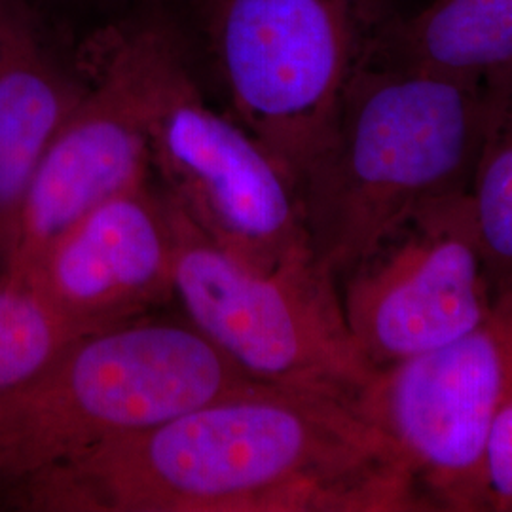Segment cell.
Here are the masks:
<instances>
[{"label":"cell","mask_w":512,"mask_h":512,"mask_svg":"<svg viewBox=\"0 0 512 512\" xmlns=\"http://www.w3.org/2000/svg\"><path fill=\"white\" fill-rule=\"evenodd\" d=\"M183 63L154 27H114L84 46L86 88L27 186L6 274H25L90 209L150 177L152 116Z\"/></svg>","instance_id":"6"},{"label":"cell","mask_w":512,"mask_h":512,"mask_svg":"<svg viewBox=\"0 0 512 512\" xmlns=\"http://www.w3.org/2000/svg\"><path fill=\"white\" fill-rule=\"evenodd\" d=\"M340 281L349 330L374 370L442 348L476 327L495 285L469 192L423 205Z\"/></svg>","instance_id":"9"},{"label":"cell","mask_w":512,"mask_h":512,"mask_svg":"<svg viewBox=\"0 0 512 512\" xmlns=\"http://www.w3.org/2000/svg\"><path fill=\"white\" fill-rule=\"evenodd\" d=\"M480 475L484 511L512 512V399L490 423Z\"/></svg>","instance_id":"15"},{"label":"cell","mask_w":512,"mask_h":512,"mask_svg":"<svg viewBox=\"0 0 512 512\" xmlns=\"http://www.w3.org/2000/svg\"><path fill=\"white\" fill-rule=\"evenodd\" d=\"M230 114L296 188L327 147L363 21L353 0H194Z\"/></svg>","instance_id":"5"},{"label":"cell","mask_w":512,"mask_h":512,"mask_svg":"<svg viewBox=\"0 0 512 512\" xmlns=\"http://www.w3.org/2000/svg\"><path fill=\"white\" fill-rule=\"evenodd\" d=\"M150 167L165 198L226 253L260 270L317 258L289 173L230 112L203 99L184 63L152 116Z\"/></svg>","instance_id":"8"},{"label":"cell","mask_w":512,"mask_h":512,"mask_svg":"<svg viewBox=\"0 0 512 512\" xmlns=\"http://www.w3.org/2000/svg\"><path fill=\"white\" fill-rule=\"evenodd\" d=\"M86 88L55 54L25 0H0V251L10 253L19 209L40 158Z\"/></svg>","instance_id":"11"},{"label":"cell","mask_w":512,"mask_h":512,"mask_svg":"<svg viewBox=\"0 0 512 512\" xmlns=\"http://www.w3.org/2000/svg\"><path fill=\"white\" fill-rule=\"evenodd\" d=\"M175 234L150 177L69 226L23 275L55 310L86 329L147 317L173 298Z\"/></svg>","instance_id":"10"},{"label":"cell","mask_w":512,"mask_h":512,"mask_svg":"<svg viewBox=\"0 0 512 512\" xmlns=\"http://www.w3.org/2000/svg\"><path fill=\"white\" fill-rule=\"evenodd\" d=\"M251 385L188 321L141 317L93 330L0 391V482L18 488Z\"/></svg>","instance_id":"3"},{"label":"cell","mask_w":512,"mask_h":512,"mask_svg":"<svg viewBox=\"0 0 512 512\" xmlns=\"http://www.w3.org/2000/svg\"><path fill=\"white\" fill-rule=\"evenodd\" d=\"M488 107L486 78L391 67L357 38L327 147L298 188L311 249L338 283L423 205L469 192Z\"/></svg>","instance_id":"2"},{"label":"cell","mask_w":512,"mask_h":512,"mask_svg":"<svg viewBox=\"0 0 512 512\" xmlns=\"http://www.w3.org/2000/svg\"><path fill=\"white\" fill-rule=\"evenodd\" d=\"M50 512H425L391 440L348 404L255 384L16 488Z\"/></svg>","instance_id":"1"},{"label":"cell","mask_w":512,"mask_h":512,"mask_svg":"<svg viewBox=\"0 0 512 512\" xmlns=\"http://www.w3.org/2000/svg\"><path fill=\"white\" fill-rule=\"evenodd\" d=\"M512 399V274L486 317L450 344L376 370L355 410L403 458L433 511H484L480 461Z\"/></svg>","instance_id":"7"},{"label":"cell","mask_w":512,"mask_h":512,"mask_svg":"<svg viewBox=\"0 0 512 512\" xmlns=\"http://www.w3.org/2000/svg\"><path fill=\"white\" fill-rule=\"evenodd\" d=\"M33 289L25 279H0V391L23 384L73 344L90 334Z\"/></svg>","instance_id":"14"},{"label":"cell","mask_w":512,"mask_h":512,"mask_svg":"<svg viewBox=\"0 0 512 512\" xmlns=\"http://www.w3.org/2000/svg\"><path fill=\"white\" fill-rule=\"evenodd\" d=\"M359 42L391 67L484 80L512 67V0H433L374 27L365 18Z\"/></svg>","instance_id":"12"},{"label":"cell","mask_w":512,"mask_h":512,"mask_svg":"<svg viewBox=\"0 0 512 512\" xmlns=\"http://www.w3.org/2000/svg\"><path fill=\"white\" fill-rule=\"evenodd\" d=\"M488 122L469 198L490 275L512 274V67L486 78Z\"/></svg>","instance_id":"13"},{"label":"cell","mask_w":512,"mask_h":512,"mask_svg":"<svg viewBox=\"0 0 512 512\" xmlns=\"http://www.w3.org/2000/svg\"><path fill=\"white\" fill-rule=\"evenodd\" d=\"M165 202L175 234L173 298L188 323L251 382L355 408L376 370L349 330L329 268L317 258L255 268Z\"/></svg>","instance_id":"4"}]
</instances>
